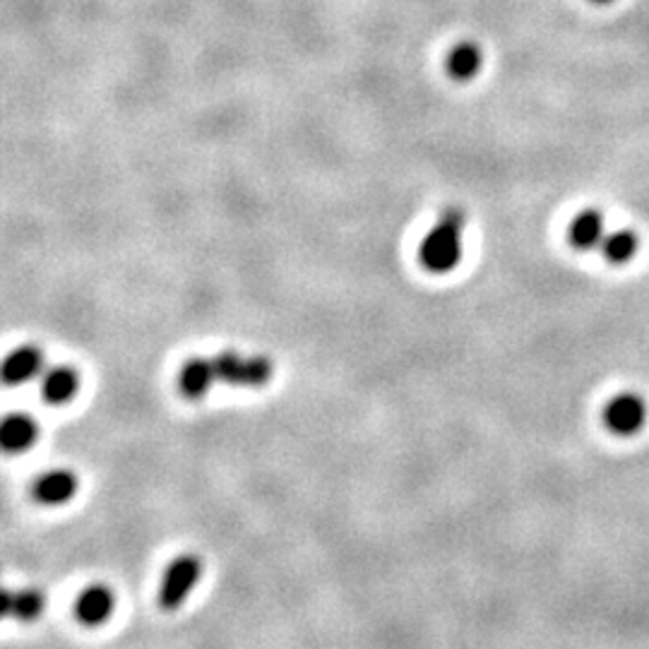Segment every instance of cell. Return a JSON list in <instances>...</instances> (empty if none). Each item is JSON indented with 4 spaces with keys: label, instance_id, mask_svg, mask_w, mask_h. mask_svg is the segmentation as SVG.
<instances>
[{
    "label": "cell",
    "instance_id": "13",
    "mask_svg": "<svg viewBox=\"0 0 649 649\" xmlns=\"http://www.w3.org/2000/svg\"><path fill=\"white\" fill-rule=\"evenodd\" d=\"M445 68H448V75L452 80H474V77L481 73V68H484V51H481L474 41H460V44L448 53Z\"/></svg>",
    "mask_w": 649,
    "mask_h": 649
},
{
    "label": "cell",
    "instance_id": "1",
    "mask_svg": "<svg viewBox=\"0 0 649 649\" xmlns=\"http://www.w3.org/2000/svg\"><path fill=\"white\" fill-rule=\"evenodd\" d=\"M464 224H467L464 212L450 207L440 214L436 226L424 236L419 246V263L431 275H448L462 263Z\"/></svg>",
    "mask_w": 649,
    "mask_h": 649
},
{
    "label": "cell",
    "instance_id": "3",
    "mask_svg": "<svg viewBox=\"0 0 649 649\" xmlns=\"http://www.w3.org/2000/svg\"><path fill=\"white\" fill-rule=\"evenodd\" d=\"M202 575V561L195 553H183V556L174 558L166 568L162 589H159V606L164 611H176L181 609L183 601L190 592H193L195 585L200 582Z\"/></svg>",
    "mask_w": 649,
    "mask_h": 649
},
{
    "label": "cell",
    "instance_id": "10",
    "mask_svg": "<svg viewBox=\"0 0 649 649\" xmlns=\"http://www.w3.org/2000/svg\"><path fill=\"white\" fill-rule=\"evenodd\" d=\"M39 426L27 414H8L0 426V445L8 455H20L37 443Z\"/></svg>",
    "mask_w": 649,
    "mask_h": 649
},
{
    "label": "cell",
    "instance_id": "4",
    "mask_svg": "<svg viewBox=\"0 0 649 649\" xmlns=\"http://www.w3.org/2000/svg\"><path fill=\"white\" fill-rule=\"evenodd\" d=\"M604 419L609 431L616 433V436H635V433L642 431V426L647 421V404L640 395L625 392V395L613 397L609 402Z\"/></svg>",
    "mask_w": 649,
    "mask_h": 649
},
{
    "label": "cell",
    "instance_id": "11",
    "mask_svg": "<svg viewBox=\"0 0 649 649\" xmlns=\"http://www.w3.org/2000/svg\"><path fill=\"white\" fill-rule=\"evenodd\" d=\"M606 234L609 231H606L604 214L599 210H582L570 224L568 238L577 250H597L604 243Z\"/></svg>",
    "mask_w": 649,
    "mask_h": 649
},
{
    "label": "cell",
    "instance_id": "5",
    "mask_svg": "<svg viewBox=\"0 0 649 649\" xmlns=\"http://www.w3.org/2000/svg\"><path fill=\"white\" fill-rule=\"evenodd\" d=\"M77 488H80V481L70 469H51L34 481L32 496L46 508H56V505H65L68 500H73Z\"/></svg>",
    "mask_w": 649,
    "mask_h": 649
},
{
    "label": "cell",
    "instance_id": "6",
    "mask_svg": "<svg viewBox=\"0 0 649 649\" xmlns=\"http://www.w3.org/2000/svg\"><path fill=\"white\" fill-rule=\"evenodd\" d=\"M44 371V354L32 344H22V347L13 349L3 361V380L8 385H25L29 380L41 378Z\"/></svg>",
    "mask_w": 649,
    "mask_h": 649
},
{
    "label": "cell",
    "instance_id": "7",
    "mask_svg": "<svg viewBox=\"0 0 649 649\" xmlns=\"http://www.w3.org/2000/svg\"><path fill=\"white\" fill-rule=\"evenodd\" d=\"M116 609V597L106 585L87 587L80 597L75 599V618L87 628H97L111 618Z\"/></svg>",
    "mask_w": 649,
    "mask_h": 649
},
{
    "label": "cell",
    "instance_id": "15",
    "mask_svg": "<svg viewBox=\"0 0 649 649\" xmlns=\"http://www.w3.org/2000/svg\"><path fill=\"white\" fill-rule=\"evenodd\" d=\"M594 3H599V5H604V3H611V0H594Z\"/></svg>",
    "mask_w": 649,
    "mask_h": 649
},
{
    "label": "cell",
    "instance_id": "9",
    "mask_svg": "<svg viewBox=\"0 0 649 649\" xmlns=\"http://www.w3.org/2000/svg\"><path fill=\"white\" fill-rule=\"evenodd\" d=\"M41 397L49 404H68L80 392V373L73 366H51L41 373Z\"/></svg>",
    "mask_w": 649,
    "mask_h": 649
},
{
    "label": "cell",
    "instance_id": "12",
    "mask_svg": "<svg viewBox=\"0 0 649 649\" xmlns=\"http://www.w3.org/2000/svg\"><path fill=\"white\" fill-rule=\"evenodd\" d=\"M46 611V594L41 589H10L3 597V613L20 623H34Z\"/></svg>",
    "mask_w": 649,
    "mask_h": 649
},
{
    "label": "cell",
    "instance_id": "14",
    "mask_svg": "<svg viewBox=\"0 0 649 649\" xmlns=\"http://www.w3.org/2000/svg\"><path fill=\"white\" fill-rule=\"evenodd\" d=\"M637 248H640V236L635 234L633 229H616L609 231L601 243V250H604V258L613 265H625L637 255Z\"/></svg>",
    "mask_w": 649,
    "mask_h": 649
},
{
    "label": "cell",
    "instance_id": "2",
    "mask_svg": "<svg viewBox=\"0 0 649 649\" xmlns=\"http://www.w3.org/2000/svg\"><path fill=\"white\" fill-rule=\"evenodd\" d=\"M219 383L234 387H263L272 380V363L265 356H243L238 351H222L212 356Z\"/></svg>",
    "mask_w": 649,
    "mask_h": 649
},
{
    "label": "cell",
    "instance_id": "8",
    "mask_svg": "<svg viewBox=\"0 0 649 649\" xmlns=\"http://www.w3.org/2000/svg\"><path fill=\"white\" fill-rule=\"evenodd\" d=\"M217 383L219 378L217 368H214V359H207V356H195V359L186 361L181 368V375H178V387H181V392L188 400H200Z\"/></svg>",
    "mask_w": 649,
    "mask_h": 649
}]
</instances>
